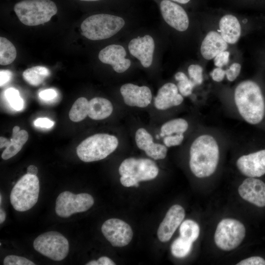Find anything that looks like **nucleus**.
<instances>
[{"label":"nucleus","mask_w":265,"mask_h":265,"mask_svg":"<svg viewBox=\"0 0 265 265\" xmlns=\"http://www.w3.org/2000/svg\"><path fill=\"white\" fill-rule=\"evenodd\" d=\"M26 172L27 174L36 175L38 173V169L35 166L31 165L28 166Z\"/></svg>","instance_id":"nucleus-45"},{"label":"nucleus","mask_w":265,"mask_h":265,"mask_svg":"<svg viewBox=\"0 0 265 265\" xmlns=\"http://www.w3.org/2000/svg\"><path fill=\"white\" fill-rule=\"evenodd\" d=\"M244 200L259 207H265V183L255 178L245 179L238 189Z\"/></svg>","instance_id":"nucleus-17"},{"label":"nucleus","mask_w":265,"mask_h":265,"mask_svg":"<svg viewBox=\"0 0 265 265\" xmlns=\"http://www.w3.org/2000/svg\"><path fill=\"white\" fill-rule=\"evenodd\" d=\"M39 189V181L36 175L26 173L22 176L10 193V202L13 208L19 212L30 209L38 201Z\"/></svg>","instance_id":"nucleus-7"},{"label":"nucleus","mask_w":265,"mask_h":265,"mask_svg":"<svg viewBox=\"0 0 265 265\" xmlns=\"http://www.w3.org/2000/svg\"><path fill=\"white\" fill-rule=\"evenodd\" d=\"M113 111L111 103L106 99L95 97L89 101L88 116L93 120H100L109 117Z\"/></svg>","instance_id":"nucleus-22"},{"label":"nucleus","mask_w":265,"mask_h":265,"mask_svg":"<svg viewBox=\"0 0 265 265\" xmlns=\"http://www.w3.org/2000/svg\"><path fill=\"white\" fill-rule=\"evenodd\" d=\"M50 75V71L45 67L36 66L28 68L23 73L24 79L29 84L38 86Z\"/></svg>","instance_id":"nucleus-24"},{"label":"nucleus","mask_w":265,"mask_h":265,"mask_svg":"<svg viewBox=\"0 0 265 265\" xmlns=\"http://www.w3.org/2000/svg\"><path fill=\"white\" fill-rule=\"evenodd\" d=\"M125 25L124 19L108 14H98L86 18L81 23V34L91 40L110 38L119 31Z\"/></svg>","instance_id":"nucleus-4"},{"label":"nucleus","mask_w":265,"mask_h":265,"mask_svg":"<svg viewBox=\"0 0 265 265\" xmlns=\"http://www.w3.org/2000/svg\"><path fill=\"white\" fill-rule=\"evenodd\" d=\"M184 138L183 133H176L166 135L163 139V142L168 147L180 145Z\"/></svg>","instance_id":"nucleus-36"},{"label":"nucleus","mask_w":265,"mask_h":265,"mask_svg":"<svg viewBox=\"0 0 265 265\" xmlns=\"http://www.w3.org/2000/svg\"><path fill=\"white\" fill-rule=\"evenodd\" d=\"M89 101L84 97L78 98L73 105L69 113L70 120L75 122L84 119L88 114Z\"/></svg>","instance_id":"nucleus-25"},{"label":"nucleus","mask_w":265,"mask_h":265,"mask_svg":"<svg viewBox=\"0 0 265 265\" xmlns=\"http://www.w3.org/2000/svg\"><path fill=\"white\" fill-rule=\"evenodd\" d=\"M182 95L178 93L177 86L171 82L163 84L154 99V106L159 110H166L178 106L183 102Z\"/></svg>","instance_id":"nucleus-19"},{"label":"nucleus","mask_w":265,"mask_h":265,"mask_svg":"<svg viewBox=\"0 0 265 265\" xmlns=\"http://www.w3.org/2000/svg\"><path fill=\"white\" fill-rule=\"evenodd\" d=\"M126 55V52L123 46L112 44L102 49L98 57L102 62L111 65L116 72L122 73L127 70L131 64V61L125 58Z\"/></svg>","instance_id":"nucleus-13"},{"label":"nucleus","mask_w":265,"mask_h":265,"mask_svg":"<svg viewBox=\"0 0 265 265\" xmlns=\"http://www.w3.org/2000/svg\"><path fill=\"white\" fill-rule=\"evenodd\" d=\"M119 141L113 135L97 133L83 140L77 148V154L84 162H92L106 158L117 148Z\"/></svg>","instance_id":"nucleus-6"},{"label":"nucleus","mask_w":265,"mask_h":265,"mask_svg":"<svg viewBox=\"0 0 265 265\" xmlns=\"http://www.w3.org/2000/svg\"><path fill=\"white\" fill-rule=\"evenodd\" d=\"M227 48V43L221 34L215 31H211L203 40L200 51L205 59L210 60L214 58L218 53L225 51Z\"/></svg>","instance_id":"nucleus-20"},{"label":"nucleus","mask_w":265,"mask_h":265,"mask_svg":"<svg viewBox=\"0 0 265 265\" xmlns=\"http://www.w3.org/2000/svg\"><path fill=\"white\" fill-rule=\"evenodd\" d=\"M135 140L137 147L144 151L154 143L152 136L144 128L136 131Z\"/></svg>","instance_id":"nucleus-31"},{"label":"nucleus","mask_w":265,"mask_h":265,"mask_svg":"<svg viewBox=\"0 0 265 265\" xmlns=\"http://www.w3.org/2000/svg\"><path fill=\"white\" fill-rule=\"evenodd\" d=\"M1 198H2V196H1V195L0 194V204H1V201H2V200H2Z\"/></svg>","instance_id":"nucleus-50"},{"label":"nucleus","mask_w":265,"mask_h":265,"mask_svg":"<svg viewBox=\"0 0 265 265\" xmlns=\"http://www.w3.org/2000/svg\"><path fill=\"white\" fill-rule=\"evenodd\" d=\"M6 99L11 107L16 110H21L24 106V101L19 92L14 88H9L5 92Z\"/></svg>","instance_id":"nucleus-32"},{"label":"nucleus","mask_w":265,"mask_h":265,"mask_svg":"<svg viewBox=\"0 0 265 265\" xmlns=\"http://www.w3.org/2000/svg\"><path fill=\"white\" fill-rule=\"evenodd\" d=\"M192 242L180 236L177 238L171 246L172 255L177 258L186 256L191 251Z\"/></svg>","instance_id":"nucleus-29"},{"label":"nucleus","mask_w":265,"mask_h":265,"mask_svg":"<svg viewBox=\"0 0 265 265\" xmlns=\"http://www.w3.org/2000/svg\"><path fill=\"white\" fill-rule=\"evenodd\" d=\"M175 79L178 81L177 87L182 96H188L192 93L196 85L185 73L182 72L177 73L175 75Z\"/></svg>","instance_id":"nucleus-30"},{"label":"nucleus","mask_w":265,"mask_h":265,"mask_svg":"<svg viewBox=\"0 0 265 265\" xmlns=\"http://www.w3.org/2000/svg\"><path fill=\"white\" fill-rule=\"evenodd\" d=\"M230 53L224 51L218 53L214 58V64L217 67L221 68L228 64L229 62Z\"/></svg>","instance_id":"nucleus-38"},{"label":"nucleus","mask_w":265,"mask_h":265,"mask_svg":"<svg viewBox=\"0 0 265 265\" xmlns=\"http://www.w3.org/2000/svg\"><path fill=\"white\" fill-rule=\"evenodd\" d=\"M144 152L148 156L158 160L166 157L167 149L164 145L154 142Z\"/></svg>","instance_id":"nucleus-33"},{"label":"nucleus","mask_w":265,"mask_h":265,"mask_svg":"<svg viewBox=\"0 0 265 265\" xmlns=\"http://www.w3.org/2000/svg\"><path fill=\"white\" fill-rule=\"evenodd\" d=\"M4 265H35L29 260L23 257L16 255L7 256L3 260Z\"/></svg>","instance_id":"nucleus-35"},{"label":"nucleus","mask_w":265,"mask_h":265,"mask_svg":"<svg viewBox=\"0 0 265 265\" xmlns=\"http://www.w3.org/2000/svg\"><path fill=\"white\" fill-rule=\"evenodd\" d=\"M120 180L125 187L139 186L138 182L155 178L159 173L156 163L148 159L130 158L124 160L119 168Z\"/></svg>","instance_id":"nucleus-5"},{"label":"nucleus","mask_w":265,"mask_h":265,"mask_svg":"<svg viewBox=\"0 0 265 265\" xmlns=\"http://www.w3.org/2000/svg\"><path fill=\"white\" fill-rule=\"evenodd\" d=\"M179 231L180 236L193 242L199 237L200 228L198 224L194 221L187 219L182 223Z\"/></svg>","instance_id":"nucleus-28"},{"label":"nucleus","mask_w":265,"mask_h":265,"mask_svg":"<svg viewBox=\"0 0 265 265\" xmlns=\"http://www.w3.org/2000/svg\"><path fill=\"white\" fill-rule=\"evenodd\" d=\"M188 73L190 79L195 85L201 84L203 80V69L197 64L190 65L188 68Z\"/></svg>","instance_id":"nucleus-34"},{"label":"nucleus","mask_w":265,"mask_h":265,"mask_svg":"<svg viewBox=\"0 0 265 265\" xmlns=\"http://www.w3.org/2000/svg\"><path fill=\"white\" fill-rule=\"evenodd\" d=\"M115 264L109 258L103 256L97 261V265H115Z\"/></svg>","instance_id":"nucleus-44"},{"label":"nucleus","mask_w":265,"mask_h":265,"mask_svg":"<svg viewBox=\"0 0 265 265\" xmlns=\"http://www.w3.org/2000/svg\"><path fill=\"white\" fill-rule=\"evenodd\" d=\"M187 121L182 118H177L163 124L160 129V136H164L176 133H184L188 128Z\"/></svg>","instance_id":"nucleus-27"},{"label":"nucleus","mask_w":265,"mask_h":265,"mask_svg":"<svg viewBox=\"0 0 265 265\" xmlns=\"http://www.w3.org/2000/svg\"><path fill=\"white\" fill-rule=\"evenodd\" d=\"M120 93L125 104L130 106L145 107L152 101L151 91L146 86H139L132 83H126L121 86Z\"/></svg>","instance_id":"nucleus-15"},{"label":"nucleus","mask_w":265,"mask_h":265,"mask_svg":"<svg viewBox=\"0 0 265 265\" xmlns=\"http://www.w3.org/2000/svg\"><path fill=\"white\" fill-rule=\"evenodd\" d=\"M34 124L37 127L50 128L54 125V122L47 118H39L35 120Z\"/></svg>","instance_id":"nucleus-41"},{"label":"nucleus","mask_w":265,"mask_h":265,"mask_svg":"<svg viewBox=\"0 0 265 265\" xmlns=\"http://www.w3.org/2000/svg\"><path fill=\"white\" fill-rule=\"evenodd\" d=\"M189 167L197 177H209L215 171L219 160V148L214 137L201 135L191 145L189 151Z\"/></svg>","instance_id":"nucleus-1"},{"label":"nucleus","mask_w":265,"mask_h":265,"mask_svg":"<svg viewBox=\"0 0 265 265\" xmlns=\"http://www.w3.org/2000/svg\"><path fill=\"white\" fill-rule=\"evenodd\" d=\"M33 245L36 251L56 261L63 260L69 250L67 238L56 231H50L39 235L34 240Z\"/></svg>","instance_id":"nucleus-9"},{"label":"nucleus","mask_w":265,"mask_h":265,"mask_svg":"<svg viewBox=\"0 0 265 265\" xmlns=\"http://www.w3.org/2000/svg\"><path fill=\"white\" fill-rule=\"evenodd\" d=\"M6 218V213L5 212L1 209H0V223H2Z\"/></svg>","instance_id":"nucleus-47"},{"label":"nucleus","mask_w":265,"mask_h":265,"mask_svg":"<svg viewBox=\"0 0 265 265\" xmlns=\"http://www.w3.org/2000/svg\"><path fill=\"white\" fill-rule=\"evenodd\" d=\"M160 8L163 19L170 26L179 31L187 29L188 17L182 6L170 0H163L160 2Z\"/></svg>","instance_id":"nucleus-12"},{"label":"nucleus","mask_w":265,"mask_h":265,"mask_svg":"<svg viewBox=\"0 0 265 265\" xmlns=\"http://www.w3.org/2000/svg\"><path fill=\"white\" fill-rule=\"evenodd\" d=\"M241 70V65L238 63H233L230 67L225 70L227 79L230 81H233L239 75Z\"/></svg>","instance_id":"nucleus-37"},{"label":"nucleus","mask_w":265,"mask_h":265,"mask_svg":"<svg viewBox=\"0 0 265 265\" xmlns=\"http://www.w3.org/2000/svg\"><path fill=\"white\" fill-rule=\"evenodd\" d=\"M17 56L14 45L6 38L0 37V64L7 65L12 63Z\"/></svg>","instance_id":"nucleus-26"},{"label":"nucleus","mask_w":265,"mask_h":265,"mask_svg":"<svg viewBox=\"0 0 265 265\" xmlns=\"http://www.w3.org/2000/svg\"><path fill=\"white\" fill-rule=\"evenodd\" d=\"M81 1H97L99 0H80Z\"/></svg>","instance_id":"nucleus-49"},{"label":"nucleus","mask_w":265,"mask_h":265,"mask_svg":"<svg viewBox=\"0 0 265 265\" xmlns=\"http://www.w3.org/2000/svg\"><path fill=\"white\" fill-rule=\"evenodd\" d=\"M225 75H226L225 71L220 67L214 69L211 73L212 80L217 82L221 81L223 80Z\"/></svg>","instance_id":"nucleus-42"},{"label":"nucleus","mask_w":265,"mask_h":265,"mask_svg":"<svg viewBox=\"0 0 265 265\" xmlns=\"http://www.w3.org/2000/svg\"><path fill=\"white\" fill-rule=\"evenodd\" d=\"M185 216L184 208L179 205L172 206L167 211L158 230V237L163 242L170 240Z\"/></svg>","instance_id":"nucleus-16"},{"label":"nucleus","mask_w":265,"mask_h":265,"mask_svg":"<svg viewBox=\"0 0 265 265\" xmlns=\"http://www.w3.org/2000/svg\"><path fill=\"white\" fill-rule=\"evenodd\" d=\"M131 54L137 58L145 68L151 66L155 49V43L152 36L145 35L131 40L128 45Z\"/></svg>","instance_id":"nucleus-18"},{"label":"nucleus","mask_w":265,"mask_h":265,"mask_svg":"<svg viewBox=\"0 0 265 265\" xmlns=\"http://www.w3.org/2000/svg\"><path fill=\"white\" fill-rule=\"evenodd\" d=\"M28 138L27 132L20 130L19 132H12L10 142L1 154V158L7 160L16 155L22 148Z\"/></svg>","instance_id":"nucleus-23"},{"label":"nucleus","mask_w":265,"mask_h":265,"mask_svg":"<svg viewBox=\"0 0 265 265\" xmlns=\"http://www.w3.org/2000/svg\"><path fill=\"white\" fill-rule=\"evenodd\" d=\"M39 96L41 99L48 101L55 98L57 96V93L53 89H47L41 91Z\"/></svg>","instance_id":"nucleus-40"},{"label":"nucleus","mask_w":265,"mask_h":265,"mask_svg":"<svg viewBox=\"0 0 265 265\" xmlns=\"http://www.w3.org/2000/svg\"><path fill=\"white\" fill-rule=\"evenodd\" d=\"M237 166L239 171L249 177H259L265 174V149L243 155L238 159Z\"/></svg>","instance_id":"nucleus-14"},{"label":"nucleus","mask_w":265,"mask_h":265,"mask_svg":"<svg viewBox=\"0 0 265 265\" xmlns=\"http://www.w3.org/2000/svg\"><path fill=\"white\" fill-rule=\"evenodd\" d=\"M245 236V228L240 221L232 218L222 219L217 225L214 234L216 246L224 251L238 247Z\"/></svg>","instance_id":"nucleus-8"},{"label":"nucleus","mask_w":265,"mask_h":265,"mask_svg":"<svg viewBox=\"0 0 265 265\" xmlns=\"http://www.w3.org/2000/svg\"><path fill=\"white\" fill-rule=\"evenodd\" d=\"M14 11L23 24L35 26L49 22L57 8L51 0H24L15 4Z\"/></svg>","instance_id":"nucleus-3"},{"label":"nucleus","mask_w":265,"mask_h":265,"mask_svg":"<svg viewBox=\"0 0 265 265\" xmlns=\"http://www.w3.org/2000/svg\"><path fill=\"white\" fill-rule=\"evenodd\" d=\"M12 73L9 70H0V85L3 86L8 82L11 77Z\"/></svg>","instance_id":"nucleus-43"},{"label":"nucleus","mask_w":265,"mask_h":265,"mask_svg":"<svg viewBox=\"0 0 265 265\" xmlns=\"http://www.w3.org/2000/svg\"><path fill=\"white\" fill-rule=\"evenodd\" d=\"M102 232L106 239L115 247H123L131 241L133 233L131 226L124 221L111 218L102 225Z\"/></svg>","instance_id":"nucleus-11"},{"label":"nucleus","mask_w":265,"mask_h":265,"mask_svg":"<svg viewBox=\"0 0 265 265\" xmlns=\"http://www.w3.org/2000/svg\"><path fill=\"white\" fill-rule=\"evenodd\" d=\"M93 204L94 199L89 194H74L66 191L61 192L56 199L55 212L60 217H68L74 213L86 211Z\"/></svg>","instance_id":"nucleus-10"},{"label":"nucleus","mask_w":265,"mask_h":265,"mask_svg":"<svg viewBox=\"0 0 265 265\" xmlns=\"http://www.w3.org/2000/svg\"><path fill=\"white\" fill-rule=\"evenodd\" d=\"M237 265H265V260L259 256H253L244 259Z\"/></svg>","instance_id":"nucleus-39"},{"label":"nucleus","mask_w":265,"mask_h":265,"mask_svg":"<svg viewBox=\"0 0 265 265\" xmlns=\"http://www.w3.org/2000/svg\"><path fill=\"white\" fill-rule=\"evenodd\" d=\"M234 99L241 117L249 124H257L263 120L265 103L259 86L251 80L241 82L237 86Z\"/></svg>","instance_id":"nucleus-2"},{"label":"nucleus","mask_w":265,"mask_h":265,"mask_svg":"<svg viewBox=\"0 0 265 265\" xmlns=\"http://www.w3.org/2000/svg\"><path fill=\"white\" fill-rule=\"evenodd\" d=\"M182 4H186L190 0H171Z\"/></svg>","instance_id":"nucleus-48"},{"label":"nucleus","mask_w":265,"mask_h":265,"mask_svg":"<svg viewBox=\"0 0 265 265\" xmlns=\"http://www.w3.org/2000/svg\"><path fill=\"white\" fill-rule=\"evenodd\" d=\"M221 35L229 44H235L238 40L241 34V26L238 19L231 14L225 15L219 23Z\"/></svg>","instance_id":"nucleus-21"},{"label":"nucleus","mask_w":265,"mask_h":265,"mask_svg":"<svg viewBox=\"0 0 265 265\" xmlns=\"http://www.w3.org/2000/svg\"><path fill=\"white\" fill-rule=\"evenodd\" d=\"M0 148H2L3 147H6L10 142V140L7 139V138L0 136Z\"/></svg>","instance_id":"nucleus-46"}]
</instances>
